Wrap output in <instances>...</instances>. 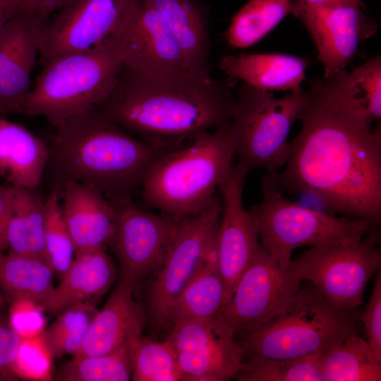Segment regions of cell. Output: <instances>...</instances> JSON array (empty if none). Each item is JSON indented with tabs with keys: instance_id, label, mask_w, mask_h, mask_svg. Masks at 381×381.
Instances as JSON below:
<instances>
[{
	"instance_id": "ac0fdd59",
	"label": "cell",
	"mask_w": 381,
	"mask_h": 381,
	"mask_svg": "<svg viewBox=\"0 0 381 381\" xmlns=\"http://www.w3.org/2000/svg\"><path fill=\"white\" fill-rule=\"evenodd\" d=\"M44 24L16 16L0 35V116L20 113L30 93V79Z\"/></svg>"
},
{
	"instance_id": "d4e9b609",
	"label": "cell",
	"mask_w": 381,
	"mask_h": 381,
	"mask_svg": "<svg viewBox=\"0 0 381 381\" xmlns=\"http://www.w3.org/2000/svg\"><path fill=\"white\" fill-rule=\"evenodd\" d=\"M49 150L23 126L0 116V176L14 186L35 188L46 170Z\"/></svg>"
},
{
	"instance_id": "7bdbcfd3",
	"label": "cell",
	"mask_w": 381,
	"mask_h": 381,
	"mask_svg": "<svg viewBox=\"0 0 381 381\" xmlns=\"http://www.w3.org/2000/svg\"><path fill=\"white\" fill-rule=\"evenodd\" d=\"M4 308L3 293L0 288V322L3 321L1 318V313Z\"/></svg>"
},
{
	"instance_id": "836d02e7",
	"label": "cell",
	"mask_w": 381,
	"mask_h": 381,
	"mask_svg": "<svg viewBox=\"0 0 381 381\" xmlns=\"http://www.w3.org/2000/svg\"><path fill=\"white\" fill-rule=\"evenodd\" d=\"M61 188L54 186L45 199L44 246L47 262L61 279L75 258V248L61 204Z\"/></svg>"
},
{
	"instance_id": "e575fe53",
	"label": "cell",
	"mask_w": 381,
	"mask_h": 381,
	"mask_svg": "<svg viewBox=\"0 0 381 381\" xmlns=\"http://www.w3.org/2000/svg\"><path fill=\"white\" fill-rule=\"evenodd\" d=\"M98 311L95 305L81 303L59 313L43 332L52 356H73L80 349Z\"/></svg>"
},
{
	"instance_id": "f35d334b",
	"label": "cell",
	"mask_w": 381,
	"mask_h": 381,
	"mask_svg": "<svg viewBox=\"0 0 381 381\" xmlns=\"http://www.w3.org/2000/svg\"><path fill=\"white\" fill-rule=\"evenodd\" d=\"M21 337L10 325L0 322V380H17L15 363Z\"/></svg>"
},
{
	"instance_id": "4fadbf2b",
	"label": "cell",
	"mask_w": 381,
	"mask_h": 381,
	"mask_svg": "<svg viewBox=\"0 0 381 381\" xmlns=\"http://www.w3.org/2000/svg\"><path fill=\"white\" fill-rule=\"evenodd\" d=\"M171 327L167 339L176 353L181 380L236 377L243 363V349L219 314L183 320Z\"/></svg>"
},
{
	"instance_id": "ab89813d",
	"label": "cell",
	"mask_w": 381,
	"mask_h": 381,
	"mask_svg": "<svg viewBox=\"0 0 381 381\" xmlns=\"http://www.w3.org/2000/svg\"><path fill=\"white\" fill-rule=\"evenodd\" d=\"M13 186L0 185V255L8 248L7 231L11 217Z\"/></svg>"
},
{
	"instance_id": "5bb4252c",
	"label": "cell",
	"mask_w": 381,
	"mask_h": 381,
	"mask_svg": "<svg viewBox=\"0 0 381 381\" xmlns=\"http://www.w3.org/2000/svg\"><path fill=\"white\" fill-rule=\"evenodd\" d=\"M221 212V199L215 196L202 212L182 221L157 270L148 296L149 317L157 327H164L171 303L200 267Z\"/></svg>"
},
{
	"instance_id": "7402d4cb",
	"label": "cell",
	"mask_w": 381,
	"mask_h": 381,
	"mask_svg": "<svg viewBox=\"0 0 381 381\" xmlns=\"http://www.w3.org/2000/svg\"><path fill=\"white\" fill-rule=\"evenodd\" d=\"M308 65L304 59L282 53L226 55L219 63L230 81L241 80L268 92H291L301 88Z\"/></svg>"
},
{
	"instance_id": "ee69618b",
	"label": "cell",
	"mask_w": 381,
	"mask_h": 381,
	"mask_svg": "<svg viewBox=\"0 0 381 381\" xmlns=\"http://www.w3.org/2000/svg\"><path fill=\"white\" fill-rule=\"evenodd\" d=\"M58 1L61 3L62 6H64L65 4H66L71 0H58Z\"/></svg>"
},
{
	"instance_id": "5b68a950",
	"label": "cell",
	"mask_w": 381,
	"mask_h": 381,
	"mask_svg": "<svg viewBox=\"0 0 381 381\" xmlns=\"http://www.w3.org/2000/svg\"><path fill=\"white\" fill-rule=\"evenodd\" d=\"M123 42L64 55L43 66L20 113L42 116L56 127L93 110L115 84Z\"/></svg>"
},
{
	"instance_id": "ffe728a7",
	"label": "cell",
	"mask_w": 381,
	"mask_h": 381,
	"mask_svg": "<svg viewBox=\"0 0 381 381\" xmlns=\"http://www.w3.org/2000/svg\"><path fill=\"white\" fill-rule=\"evenodd\" d=\"M134 291L132 285L119 279L73 357L105 354L143 334L145 313L134 299Z\"/></svg>"
},
{
	"instance_id": "83f0119b",
	"label": "cell",
	"mask_w": 381,
	"mask_h": 381,
	"mask_svg": "<svg viewBox=\"0 0 381 381\" xmlns=\"http://www.w3.org/2000/svg\"><path fill=\"white\" fill-rule=\"evenodd\" d=\"M225 302V289L219 270L201 262L194 276L171 303L164 327L189 319L217 315Z\"/></svg>"
},
{
	"instance_id": "44dd1931",
	"label": "cell",
	"mask_w": 381,
	"mask_h": 381,
	"mask_svg": "<svg viewBox=\"0 0 381 381\" xmlns=\"http://www.w3.org/2000/svg\"><path fill=\"white\" fill-rule=\"evenodd\" d=\"M115 279V266L106 248L76 253L60 284L40 307L58 315L75 305H96Z\"/></svg>"
},
{
	"instance_id": "3957f363",
	"label": "cell",
	"mask_w": 381,
	"mask_h": 381,
	"mask_svg": "<svg viewBox=\"0 0 381 381\" xmlns=\"http://www.w3.org/2000/svg\"><path fill=\"white\" fill-rule=\"evenodd\" d=\"M55 128L46 167L52 187L83 183L108 198L131 195L152 164L169 150L133 136L94 110Z\"/></svg>"
},
{
	"instance_id": "d590c367",
	"label": "cell",
	"mask_w": 381,
	"mask_h": 381,
	"mask_svg": "<svg viewBox=\"0 0 381 381\" xmlns=\"http://www.w3.org/2000/svg\"><path fill=\"white\" fill-rule=\"evenodd\" d=\"M52 357L43 334L21 339L15 363L16 373L18 378L49 380Z\"/></svg>"
},
{
	"instance_id": "603a6c76",
	"label": "cell",
	"mask_w": 381,
	"mask_h": 381,
	"mask_svg": "<svg viewBox=\"0 0 381 381\" xmlns=\"http://www.w3.org/2000/svg\"><path fill=\"white\" fill-rule=\"evenodd\" d=\"M310 90L350 108L374 122L381 119V57L369 59L351 71L346 68L310 80Z\"/></svg>"
},
{
	"instance_id": "f546056e",
	"label": "cell",
	"mask_w": 381,
	"mask_h": 381,
	"mask_svg": "<svg viewBox=\"0 0 381 381\" xmlns=\"http://www.w3.org/2000/svg\"><path fill=\"white\" fill-rule=\"evenodd\" d=\"M291 0H249L232 18L225 40L233 49L248 48L291 13Z\"/></svg>"
},
{
	"instance_id": "277c9868",
	"label": "cell",
	"mask_w": 381,
	"mask_h": 381,
	"mask_svg": "<svg viewBox=\"0 0 381 381\" xmlns=\"http://www.w3.org/2000/svg\"><path fill=\"white\" fill-rule=\"evenodd\" d=\"M229 122L162 154L143 179L144 202L179 220L205 210L234 164Z\"/></svg>"
},
{
	"instance_id": "6da1fadb",
	"label": "cell",
	"mask_w": 381,
	"mask_h": 381,
	"mask_svg": "<svg viewBox=\"0 0 381 381\" xmlns=\"http://www.w3.org/2000/svg\"><path fill=\"white\" fill-rule=\"evenodd\" d=\"M302 127L288 144L284 169L261 185L282 193H308L334 211L368 222L381 219V128L313 90Z\"/></svg>"
},
{
	"instance_id": "d6a6232c",
	"label": "cell",
	"mask_w": 381,
	"mask_h": 381,
	"mask_svg": "<svg viewBox=\"0 0 381 381\" xmlns=\"http://www.w3.org/2000/svg\"><path fill=\"white\" fill-rule=\"evenodd\" d=\"M130 343L100 355L73 357L59 372L64 381H128L131 380Z\"/></svg>"
},
{
	"instance_id": "8d00e7d4",
	"label": "cell",
	"mask_w": 381,
	"mask_h": 381,
	"mask_svg": "<svg viewBox=\"0 0 381 381\" xmlns=\"http://www.w3.org/2000/svg\"><path fill=\"white\" fill-rule=\"evenodd\" d=\"M363 322L366 341L375 358L381 362V272H377L373 290L365 310L358 318Z\"/></svg>"
},
{
	"instance_id": "e0dca14e",
	"label": "cell",
	"mask_w": 381,
	"mask_h": 381,
	"mask_svg": "<svg viewBox=\"0 0 381 381\" xmlns=\"http://www.w3.org/2000/svg\"><path fill=\"white\" fill-rule=\"evenodd\" d=\"M123 63L157 76L202 77L190 69L164 18L150 0L137 1L124 37Z\"/></svg>"
},
{
	"instance_id": "9c48e42d",
	"label": "cell",
	"mask_w": 381,
	"mask_h": 381,
	"mask_svg": "<svg viewBox=\"0 0 381 381\" xmlns=\"http://www.w3.org/2000/svg\"><path fill=\"white\" fill-rule=\"evenodd\" d=\"M377 239L373 230L361 239L311 246L289 266L336 308L354 311L362 303L368 282L380 269Z\"/></svg>"
},
{
	"instance_id": "9a60e30c",
	"label": "cell",
	"mask_w": 381,
	"mask_h": 381,
	"mask_svg": "<svg viewBox=\"0 0 381 381\" xmlns=\"http://www.w3.org/2000/svg\"><path fill=\"white\" fill-rule=\"evenodd\" d=\"M291 1V13L302 23L317 47L324 66L323 76L345 68L359 44L377 30L365 8L357 4L305 6Z\"/></svg>"
},
{
	"instance_id": "8992f818",
	"label": "cell",
	"mask_w": 381,
	"mask_h": 381,
	"mask_svg": "<svg viewBox=\"0 0 381 381\" xmlns=\"http://www.w3.org/2000/svg\"><path fill=\"white\" fill-rule=\"evenodd\" d=\"M355 332L353 311L336 308L313 286L301 287L281 313L243 339V359L322 355Z\"/></svg>"
},
{
	"instance_id": "ba28073f",
	"label": "cell",
	"mask_w": 381,
	"mask_h": 381,
	"mask_svg": "<svg viewBox=\"0 0 381 381\" xmlns=\"http://www.w3.org/2000/svg\"><path fill=\"white\" fill-rule=\"evenodd\" d=\"M262 188L261 200L248 211L260 243L282 267L289 266L293 250L298 247L361 239L374 230L365 220L308 209L274 188Z\"/></svg>"
},
{
	"instance_id": "7a4b0ae2",
	"label": "cell",
	"mask_w": 381,
	"mask_h": 381,
	"mask_svg": "<svg viewBox=\"0 0 381 381\" xmlns=\"http://www.w3.org/2000/svg\"><path fill=\"white\" fill-rule=\"evenodd\" d=\"M231 81L157 76L123 63L108 95L94 111L155 146L171 150L230 121Z\"/></svg>"
},
{
	"instance_id": "2e32d148",
	"label": "cell",
	"mask_w": 381,
	"mask_h": 381,
	"mask_svg": "<svg viewBox=\"0 0 381 381\" xmlns=\"http://www.w3.org/2000/svg\"><path fill=\"white\" fill-rule=\"evenodd\" d=\"M248 172L239 162L234 164L219 188L222 212L217 227V246L225 303L260 245L257 230L243 201V185Z\"/></svg>"
},
{
	"instance_id": "74e56055",
	"label": "cell",
	"mask_w": 381,
	"mask_h": 381,
	"mask_svg": "<svg viewBox=\"0 0 381 381\" xmlns=\"http://www.w3.org/2000/svg\"><path fill=\"white\" fill-rule=\"evenodd\" d=\"M44 310L33 301L21 300L13 303L11 327L21 339L32 338L44 332Z\"/></svg>"
},
{
	"instance_id": "4316f807",
	"label": "cell",
	"mask_w": 381,
	"mask_h": 381,
	"mask_svg": "<svg viewBox=\"0 0 381 381\" xmlns=\"http://www.w3.org/2000/svg\"><path fill=\"white\" fill-rule=\"evenodd\" d=\"M54 275L44 260L11 253L0 255V288L12 303L28 300L40 306L54 289Z\"/></svg>"
},
{
	"instance_id": "4dcf8cb0",
	"label": "cell",
	"mask_w": 381,
	"mask_h": 381,
	"mask_svg": "<svg viewBox=\"0 0 381 381\" xmlns=\"http://www.w3.org/2000/svg\"><path fill=\"white\" fill-rule=\"evenodd\" d=\"M322 354L276 359L244 358L235 378L240 381H323Z\"/></svg>"
},
{
	"instance_id": "30bf717a",
	"label": "cell",
	"mask_w": 381,
	"mask_h": 381,
	"mask_svg": "<svg viewBox=\"0 0 381 381\" xmlns=\"http://www.w3.org/2000/svg\"><path fill=\"white\" fill-rule=\"evenodd\" d=\"M138 0H71L40 30L41 65L124 40Z\"/></svg>"
},
{
	"instance_id": "8fae6325",
	"label": "cell",
	"mask_w": 381,
	"mask_h": 381,
	"mask_svg": "<svg viewBox=\"0 0 381 381\" xmlns=\"http://www.w3.org/2000/svg\"><path fill=\"white\" fill-rule=\"evenodd\" d=\"M289 266L276 262L260 243L218 313L243 339L281 313L301 288Z\"/></svg>"
},
{
	"instance_id": "f1b7e54d",
	"label": "cell",
	"mask_w": 381,
	"mask_h": 381,
	"mask_svg": "<svg viewBox=\"0 0 381 381\" xmlns=\"http://www.w3.org/2000/svg\"><path fill=\"white\" fill-rule=\"evenodd\" d=\"M320 367L323 381L381 380V362L357 332L322 354Z\"/></svg>"
},
{
	"instance_id": "1f68e13d",
	"label": "cell",
	"mask_w": 381,
	"mask_h": 381,
	"mask_svg": "<svg viewBox=\"0 0 381 381\" xmlns=\"http://www.w3.org/2000/svg\"><path fill=\"white\" fill-rule=\"evenodd\" d=\"M134 381H181L176 353L167 340L154 341L143 334L130 342Z\"/></svg>"
},
{
	"instance_id": "b9f144b4",
	"label": "cell",
	"mask_w": 381,
	"mask_h": 381,
	"mask_svg": "<svg viewBox=\"0 0 381 381\" xmlns=\"http://www.w3.org/2000/svg\"><path fill=\"white\" fill-rule=\"evenodd\" d=\"M298 4L305 6H320L325 4H332L337 3H345V4H353L365 7V6L362 0H292Z\"/></svg>"
},
{
	"instance_id": "cb8c5ba5",
	"label": "cell",
	"mask_w": 381,
	"mask_h": 381,
	"mask_svg": "<svg viewBox=\"0 0 381 381\" xmlns=\"http://www.w3.org/2000/svg\"><path fill=\"white\" fill-rule=\"evenodd\" d=\"M164 18L190 69L210 78L207 6L198 0H150Z\"/></svg>"
},
{
	"instance_id": "7c38bea8",
	"label": "cell",
	"mask_w": 381,
	"mask_h": 381,
	"mask_svg": "<svg viewBox=\"0 0 381 381\" xmlns=\"http://www.w3.org/2000/svg\"><path fill=\"white\" fill-rule=\"evenodd\" d=\"M114 212L111 244L118 258L120 279L135 289L157 270L182 221L140 207L131 195L109 198Z\"/></svg>"
},
{
	"instance_id": "60d3db41",
	"label": "cell",
	"mask_w": 381,
	"mask_h": 381,
	"mask_svg": "<svg viewBox=\"0 0 381 381\" xmlns=\"http://www.w3.org/2000/svg\"><path fill=\"white\" fill-rule=\"evenodd\" d=\"M16 0H0V35L7 22L15 16Z\"/></svg>"
},
{
	"instance_id": "52a82bcc",
	"label": "cell",
	"mask_w": 381,
	"mask_h": 381,
	"mask_svg": "<svg viewBox=\"0 0 381 381\" xmlns=\"http://www.w3.org/2000/svg\"><path fill=\"white\" fill-rule=\"evenodd\" d=\"M309 91L301 88L282 97L243 83L236 97L229 122L235 156L249 171L267 173L283 167L291 126L303 115Z\"/></svg>"
},
{
	"instance_id": "d6986e66",
	"label": "cell",
	"mask_w": 381,
	"mask_h": 381,
	"mask_svg": "<svg viewBox=\"0 0 381 381\" xmlns=\"http://www.w3.org/2000/svg\"><path fill=\"white\" fill-rule=\"evenodd\" d=\"M61 195L63 216L75 254L106 248L114 229L110 200L95 187L75 181L64 183Z\"/></svg>"
},
{
	"instance_id": "484cf974",
	"label": "cell",
	"mask_w": 381,
	"mask_h": 381,
	"mask_svg": "<svg viewBox=\"0 0 381 381\" xmlns=\"http://www.w3.org/2000/svg\"><path fill=\"white\" fill-rule=\"evenodd\" d=\"M44 223L45 200L37 188L13 186L11 213L7 231L9 253L46 260Z\"/></svg>"
}]
</instances>
